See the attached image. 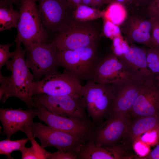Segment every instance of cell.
I'll return each mask as SVG.
<instances>
[{
  "instance_id": "1",
  "label": "cell",
  "mask_w": 159,
  "mask_h": 159,
  "mask_svg": "<svg viewBox=\"0 0 159 159\" xmlns=\"http://www.w3.org/2000/svg\"><path fill=\"white\" fill-rule=\"evenodd\" d=\"M16 44L15 50L11 61L6 65V69L11 71L10 82L8 90L1 101L5 103L9 97H15L24 102L28 109H35V105L31 92L34 77L27 66L25 58L26 51L21 46L20 42Z\"/></svg>"
},
{
  "instance_id": "2",
  "label": "cell",
  "mask_w": 159,
  "mask_h": 159,
  "mask_svg": "<svg viewBox=\"0 0 159 159\" xmlns=\"http://www.w3.org/2000/svg\"><path fill=\"white\" fill-rule=\"evenodd\" d=\"M19 1L20 16L14 42L22 43L26 51L36 44L47 42L49 33L40 16L37 0Z\"/></svg>"
},
{
  "instance_id": "3",
  "label": "cell",
  "mask_w": 159,
  "mask_h": 159,
  "mask_svg": "<svg viewBox=\"0 0 159 159\" xmlns=\"http://www.w3.org/2000/svg\"><path fill=\"white\" fill-rule=\"evenodd\" d=\"M100 37L97 25L90 21H81L74 18L68 26L57 32L51 42L59 50H75L96 46Z\"/></svg>"
},
{
  "instance_id": "4",
  "label": "cell",
  "mask_w": 159,
  "mask_h": 159,
  "mask_svg": "<svg viewBox=\"0 0 159 159\" xmlns=\"http://www.w3.org/2000/svg\"><path fill=\"white\" fill-rule=\"evenodd\" d=\"M82 95L93 125L98 124L107 114H111L114 98L111 84L87 81L82 86Z\"/></svg>"
},
{
  "instance_id": "5",
  "label": "cell",
  "mask_w": 159,
  "mask_h": 159,
  "mask_svg": "<svg viewBox=\"0 0 159 159\" xmlns=\"http://www.w3.org/2000/svg\"><path fill=\"white\" fill-rule=\"evenodd\" d=\"M82 87L78 78L65 69L62 73L58 72L47 74L42 80L34 81L31 96L44 94L82 97Z\"/></svg>"
},
{
  "instance_id": "6",
  "label": "cell",
  "mask_w": 159,
  "mask_h": 159,
  "mask_svg": "<svg viewBox=\"0 0 159 159\" xmlns=\"http://www.w3.org/2000/svg\"><path fill=\"white\" fill-rule=\"evenodd\" d=\"M32 99L36 105L37 116L47 125L75 135L84 143L91 139L95 129L92 122L55 115L43 107L35 96Z\"/></svg>"
},
{
  "instance_id": "7",
  "label": "cell",
  "mask_w": 159,
  "mask_h": 159,
  "mask_svg": "<svg viewBox=\"0 0 159 159\" xmlns=\"http://www.w3.org/2000/svg\"><path fill=\"white\" fill-rule=\"evenodd\" d=\"M38 11L48 32H58L67 28L73 19L74 10L66 0H37Z\"/></svg>"
},
{
  "instance_id": "8",
  "label": "cell",
  "mask_w": 159,
  "mask_h": 159,
  "mask_svg": "<svg viewBox=\"0 0 159 159\" xmlns=\"http://www.w3.org/2000/svg\"><path fill=\"white\" fill-rule=\"evenodd\" d=\"M57 51L56 45L51 42L39 44L26 51V63L34 78L59 72Z\"/></svg>"
},
{
  "instance_id": "9",
  "label": "cell",
  "mask_w": 159,
  "mask_h": 159,
  "mask_svg": "<svg viewBox=\"0 0 159 159\" xmlns=\"http://www.w3.org/2000/svg\"><path fill=\"white\" fill-rule=\"evenodd\" d=\"M34 96L43 107L54 114L80 120L89 121L83 97L44 94Z\"/></svg>"
},
{
  "instance_id": "10",
  "label": "cell",
  "mask_w": 159,
  "mask_h": 159,
  "mask_svg": "<svg viewBox=\"0 0 159 159\" xmlns=\"http://www.w3.org/2000/svg\"><path fill=\"white\" fill-rule=\"evenodd\" d=\"M34 138H38L41 145L45 148L53 147L58 150L70 151L77 155L81 146L85 143L79 137L53 128L41 122H33L31 126Z\"/></svg>"
},
{
  "instance_id": "11",
  "label": "cell",
  "mask_w": 159,
  "mask_h": 159,
  "mask_svg": "<svg viewBox=\"0 0 159 159\" xmlns=\"http://www.w3.org/2000/svg\"><path fill=\"white\" fill-rule=\"evenodd\" d=\"M111 115L104 125L94 129L91 140L97 147L115 145L124 136L130 122L127 114L115 113Z\"/></svg>"
},
{
  "instance_id": "12",
  "label": "cell",
  "mask_w": 159,
  "mask_h": 159,
  "mask_svg": "<svg viewBox=\"0 0 159 159\" xmlns=\"http://www.w3.org/2000/svg\"><path fill=\"white\" fill-rule=\"evenodd\" d=\"M159 115V87L154 77L143 83L129 114L136 118Z\"/></svg>"
},
{
  "instance_id": "13",
  "label": "cell",
  "mask_w": 159,
  "mask_h": 159,
  "mask_svg": "<svg viewBox=\"0 0 159 159\" xmlns=\"http://www.w3.org/2000/svg\"><path fill=\"white\" fill-rule=\"evenodd\" d=\"M147 50L140 47L131 46L121 56L118 57L125 66L132 80L140 84L153 78L148 68Z\"/></svg>"
},
{
  "instance_id": "14",
  "label": "cell",
  "mask_w": 159,
  "mask_h": 159,
  "mask_svg": "<svg viewBox=\"0 0 159 159\" xmlns=\"http://www.w3.org/2000/svg\"><path fill=\"white\" fill-rule=\"evenodd\" d=\"M142 84L132 80H121L111 84L114 98L111 115L124 113L129 115Z\"/></svg>"
},
{
  "instance_id": "15",
  "label": "cell",
  "mask_w": 159,
  "mask_h": 159,
  "mask_svg": "<svg viewBox=\"0 0 159 159\" xmlns=\"http://www.w3.org/2000/svg\"><path fill=\"white\" fill-rule=\"evenodd\" d=\"M132 80L125 66L118 57L110 54L98 63L92 80L102 84H111L121 80Z\"/></svg>"
},
{
  "instance_id": "16",
  "label": "cell",
  "mask_w": 159,
  "mask_h": 159,
  "mask_svg": "<svg viewBox=\"0 0 159 159\" xmlns=\"http://www.w3.org/2000/svg\"><path fill=\"white\" fill-rule=\"evenodd\" d=\"M37 116L35 109L24 110L21 108L0 109V120L3 125L4 135L10 139L11 136L20 131L24 132L34 122Z\"/></svg>"
},
{
  "instance_id": "17",
  "label": "cell",
  "mask_w": 159,
  "mask_h": 159,
  "mask_svg": "<svg viewBox=\"0 0 159 159\" xmlns=\"http://www.w3.org/2000/svg\"><path fill=\"white\" fill-rule=\"evenodd\" d=\"M127 42L150 47L152 23L151 19L138 14L128 15L119 26Z\"/></svg>"
},
{
  "instance_id": "18",
  "label": "cell",
  "mask_w": 159,
  "mask_h": 159,
  "mask_svg": "<svg viewBox=\"0 0 159 159\" xmlns=\"http://www.w3.org/2000/svg\"><path fill=\"white\" fill-rule=\"evenodd\" d=\"M96 46H89L75 50L77 54L74 63L75 74L80 80H91L99 61Z\"/></svg>"
},
{
  "instance_id": "19",
  "label": "cell",
  "mask_w": 159,
  "mask_h": 159,
  "mask_svg": "<svg viewBox=\"0 0 159 159\" xmlns=\"http://www.w3.org/2000/svg\"><path fill=\"white\" fill-rule=\"evenodd\" d=\"M77 156L80 159H119L130 158L124 156L121 149L117 146L97 147L91 140L81 146Z\"/></svg>"
},
{
  "instance_id": "20",
  "label": "cell",
  "mask_w": 159,
  "mask_h": 159,
  "mask_svg": "<svg viewBox=\"0 0 159 159\" xmlns=\"http://www.w3.org/2000/svg\"><path fill=\"white\" fill-rule=\"evenodd\" d=\"M157 129H159V115L140 117L130 122L123 137L133 143L145 132Z\"/></svg>"
},
{
  "instance_id": "21",
  "label": "cell",
  "mask_w": 159,
  "mask_h": 159,
  "mask_svg": "<svg viewBox=\"0 0 159 159\" xmlns=\"http://www.w3.org/2000/svg\"><path fill=\"white\" fill-rule=\"evenodd\" d=\"M14 2L0 1V31L16 28L20 14L13 6Z\"/></svg>"
},
{
  "instance_id": "22",
  "label": "cell",
  "mask_w": 159,
  "mask_h": 159,
  "mask_svg": "<svg viewBox=\"0 0 159 159\" xmlns=\"http://www.w3.org/2000/svg\"><path fill=\"white\" fill-rule=\"evenodd\" d=\"M25 133L30 140L32 145L29 148L25 146L20 151L21 153V159H48L51 153L45 149L37 143L33 135L31 128L26 131Z\"/></svg>"
},
{
  "instance_id": "23",
  "label": "cell",
  "mask_w": 159,
  "mask_h": 159,
  "mask_svg": "<svg viewBox=\"0 0 159 159\" xmlns=\"http://www.w3.org/2000/svg\"><path fill=\"white\" fill-rule=\"evenodd\" d=\"M103 12V19L119 26L124 21L128 15L125 6L115 1L110 4Z\"/></svg>"
},
{
  "instance_id": "24",
  "label": "cell",
  "mask_w": 159,
  "mask_h": 159,
  "mask_svg": "<svg viewBox=\"0 0 159 159\" xmlns=\"http://www.w3.org/2000/svg\"><path fill=\"white\" fill-rule=\"evenodd\" d=\"M103 11L89 6L80 4L74 10L73 18L81 21H90L102 18Z\"/></svg>"
},
{
  "instance_id": "25",
  "label": "cell",
  "mask_w": 159,
  "mask_h": 159,
  "mask_svg": "<svg viewBox=\"0 0 159 159\" xmlns=\"http://www.w3.org/2000/svg\"><path fill=\"white\" fill-rule=\"evenodd\" d=\"M29 140L28 138L14 140L6 138L1 140L0 141V154L6 156L8 159H13L11 156V153L16 150L20 151L25 147Z\"/></svg>"
},
{
  "instance_id": "26",
  "label": "cell",
  "mask_w": 159,
  "mask_h": 159,
  "mask_svg": "<svg viewBox=\"0 0 159 159\" xmlns=\"http://www.w3.org/2000/svg\"><path fill=\"white\" fill-rule=\"evenodd\" d=\"M147 63L148 68L153 75L159 74V49L150 48L147 50Z\"/></svg>"
},
{
  "instance_id": "27",
  "label": "cell",
  "mask_w": 159,
  "mask_h": 159,
  "mask_svg": "<svg viewBox=\"0 0 159 159\" xmlns=\"http://www.w3.org/2000/svg\"><path fill=\"white\" fill-rule=\"evenodd\" d=\"M103 32L106 37L112 39L116 37L121 36L119 26L106 19H103Z\"/></svg>"
},
{
  "instance_id": "28",
  "label": "cell",
  "mask_w": 159,
  "mask_h": 159,
  "mask_svg": "<svg viewBox=\"0 0 159 159\" xmlns=\"http://www.w3.org/2000/svg\"><path fill=\"white\" fill-rule=\"evenodd\" d=\"M112 40V49L114 54L117 57L125 53L129 47L127 44V42L124 40L122 36L116 37Z\"/></svg>"
},
{
  "instance_id": "29",
  "label": "cell",
  "mask_w": 159,
  "mask_h": 159,
  "mask_svg": "<svg viewBox=\"0 0 159 159\" xmlns=\"http://www.w3.org/2000/svg\"><path fill=\"white\" fill-rule=\"evenodd\" d=\"M138 139L140 140L150 146L155 144H157L159 139V129L153 130L146 132Z\"/></svg>"
},
{
  "instance_id": "30",
  "label": "cell",
  "mask_w": 159,
  "mask_h": 159,
  "mask_svg": "<svg viewBox=\"0 0 159 159\" xmlns=\"http://www.w3.org/2000/svg\"><path fill=\"white\" fill-rule=\"evenodd\" d=\"M150 19L151 20L152 29L150 48L159 49V19Z\"/></svg>"
},
{
  "instance_id": "31",
  "label": "cell",
  "mask_w": 159,
  "mask_h": 159,
  "mask_svg": "<svg viewBox=\"0 0 159 159\" xmlns=\"http://www.w3.org/2000/svg\"><path fill=\"white\" fill-rule=\"evenodd\" d=\"M14 42L6 44H0V70L6 65L13 56V52L10 51V47L14 44Z\"/></svg>"
},
{
  "instance_id": "32",
  "label": "cell",
  "mask_w": 159,
  "mask_h": 159,
  "mask_svg": "<svg viewBox=\"0 0 159 159\" xmlns=\"http://www.w3.org/2000/svg\"><path fill=\"white\" fill-rule=\"evenodd\" d=\"M145 11L148 18L159 19V0H148Z\"/></svg>"
},
{
  "instance_id": "33",
  "label": "cell",
  "mask_w": 159,
  "mask_h": 159,
  "mask_svg": "<svg viewBox=\"0 0 159 159\" xmlns=\"http://www.w3.org/2000/svg\"><path fill=\"white\" fill-rule=\"evenodd\" d=\"M132 143L134 149L140 159L147 155L150 151V146L139 139Z\"/></svg>"
},
{
  "instance_id": "34",
  "label": "cell",
  "mask_w": 159,
  "mask_h": 159,
  "mask_svg": "<svg viewBox=\"0 0 159 159\" xmlns=\"http://www.w3.org/2000/svg\"><path fill=\"white\" fill-rule=\"evenodd\" d=\"M77 155L74 152L62 150L54 153H51L48 159H77Z\"/></svg>"
},
{
  "instance_id": "35",
  "label": "cell",
  "mask_w": 159,
  "mask_h": 159,
  "mask_svg": "<svg viewBox=\"0 0 159 159\" xmlns=\"http://www.w3.org/2000/svg\"><path fill=\"white\" fill-rule=\"evenodd\" d=\"M142 159H159V142L152 150L150 151L147 155Z\"/></svg>"
},
{
  "instance_id": "36",
  "label": "cell",
  "mask_w": 159,
  "mask_h": 159,
  "mask_svg": "<svg viewBox=\"0 0 159 159\" xmlns=\"http://www.w3.org/2000/svg\"><path fill=\"white\" fill-rule=\"evenodd\" d=\"M9 85L6 83H1L0 87V100L1 101L3 96L7 92Z\"/></svg>"
},
{
  "instance_id": "37",
  "label": "cell",
  "mask_w": 159,
  "mask_h": 159,
  "mask_svg": "<svg viewBox=\"0 0 159 159\" xmlns=\"http://www.w3.org/2000/svg\"><path fill=\"white\" fill-rule=\"evenodd\" d=\"M73 6L75 9L79 5L81 4V0H66Z\"/></svg>"
},
{
  "instance_id": "38",
  "label": "cell",
  "mask_w": 159,
  "mask_h": 159,
  "mask_svg": "<svg viewBox=\"0 0 159 159\" xmlns=\"http://www.w3.org/2000/svg\"><path fill=\"white\" fill-rule=\"evenodd\" d=\"M94 8L93 0H81V4Z\"/></svg>"
},
{
  "instance_id": "39",
  "label": "cell",
  "mask_w": 159,
  "mask_h": 159,
  "mask_svg": "<svg viewBox=\"0 0 159 159\" xmlns=\"http://www.w3.org/2000/svg\"><path fill=\"white\" fill-rule=\"evenodd\" d=\"M135 0H115L114 1H117L122 4L125 6L130 5L133 3Z\"/></svg>"
},
{
  "instance_id": "40",
  "label": "cell",
  "mask_w": 159,
  "mask_h": 159,
  "mask_svg": "<svg viewBox=\"0 0 159 159\" xmlns=\"http://www.w3.org/2000/svg\"><path fill=\"white\" fill-rule=\"evenodd\" d=\"M94 8L98 9L105 4L103 0H93Z\"/></svg>"
},
{
  "instance_id": "41",
  "label": "cell",
  "mask_w": 159,
  "mask_h": 159,
  "mask_svg": "<svg viewBox=\"0 0 159 159\" xmlns=\"http://www.w3.org/2000/svg\"><path fill=\"white\" fill-rule=\"evenodd\" d=\"M147 0H135L133 3L137 6H138Z\"/></svg>"
},
{
  "instance_id": "42",
  "label": "cell",
  "mask_w": 159,
  "mask_h": 159,
  "mask_svg": "<svg viewBox=\"0 0 159 159\" xmlns=\"http://www.w3.org/2000/svg\"><path fill=\"white\" fill-rule=\"evenodd\" d=\"M155 79L157 85L159 87V74L155 75Z\"/></svg>"
},
{
  "instance_id": "43",
  "label": "cell",
  "mask_w": 159,
  "mask_h": 159,
  "mask_svg": "<svg viewBox=\"0 0 159 159\" xmlns=\"http://www.w3.org/2000/svg\"><path fill=\"white\" fill-rule=\"evenodd\" d=\"M105 4H110L114 1L115 0H103Z\"/></svg>"
},
{
  "instance_id": "44",
  "label": "cell",
  "mask_w": 159,
  "mask_h": 159,
  "mask_svg": "<svg viewBox=\"0 0 159 159\" xmlns=\"http://www.w3.org/2000/svg\"><path fill=\"white\" fill-rule=\"evenodd\" d=\"M4 1H11L15 2L16 1H19V0H1Z\"/></svg>"
}]
</instances>
